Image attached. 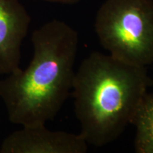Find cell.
I'll list each match as a JSON object with an SVG mask.
<instances>
[{
    "instance_id": "6da1fadb",
    "label": "cell",
    "mask_w": 153,
    "mask_h": 153,
    "mask_svg": "<svg viewBox=\"0 0 153 153\" xmlns=\"http://www.w3.org/2000/svg\"><path fill=\"white\" fill-rule=\"evenodd\" d=\"M33 57L0 80V97L9 121L22 126L45 125L60 112L72 91L79 38L62 21L54 20L34 30Z\"/></svg>"
},
{
    "instance_id": "7a4b0ae2",
    "label": "cell",
    "mask_w": 153,
    "mask_h": 153,
    "mask_svg": "<svg viewBox=\"0 0 153 153\" xmlns=\"http://www.w3.org/2000/svg\"><path fill=\"white\" fill-rule=\"evenodd\" d=\"M153 80L146 67L93 52L75 72L72 94L80 133L88 145L102 147L125 131Z\"/></svg>"
},
{
    "instance_id": "3957f363",
    "label": "cell",
    "mask_w": 153,
    "mask_h": 153,
    "mask_svg": "<svg viewBox=\"0 0 153 153\" xmlns=\"http://www.w3.org/2000/svg\"><path fill=\"white\" fill-rule=\"evenodd\" d=\"M94 28L112 57L135 66L153 63V0H106Z\"/></svg>"
},
{
    "instance_id": "277c9868",
    "label": "cell",
    "mask_w": 153,
    "mask_h": 153,
    "mask_svg": "<svg viewBox=\"0 0 153 153\" xmlns=\"http://www.w3.org/2000/svg\"><path fill=\"white\" fill-rule=\"evenodd\" d=\"M9 134L0 153H85L87 143L79 133L53 131L45 125L22 126Z\"/></svg>"
},
{
    "instance_id": "5b68a950",
    "label": "cell",
    "mask_w": 153,
    "mask_h": 153,
    "mask_svg": "<svg viewBox=\"0 0 153 153\" xmlns=\"http://www.w3.org/2000/svg\"><path fill=\"white\" fill-rule=\"evenodd\" d=\"M30 17L19 0H0V74L20 69L21 47Z\"/></svg>"
},
{
    "instance_id": "8992f818",
    "label": "cell",
    "mask_w": 153,
    "mask_h": 153,
    "mask_svg": "<svg viewBox=\"0 0 153 153\" xmlns=\"http://www.w3.org/2000/svg\"><path fill=\"white\" fill-rule=\"evenodd\" d=\"M132 124L135 127V152L153 153V93L148 92L143 99Z\"/></svg>"
},
{
    "instance_id": "52a82bcc",
    "label": "cell",
    "mask_w": 153,
    "mask_h": 153,
    "mask_svg": "<svg viewBox=\"0 0 153 153\" xmlns=\"http://www.w3.org/2000/svg\"><path fill=\"white\" fill-rule=\"evenodd\" d=\"M43 1L62 4H75L79 3L81 0H43Z\"/></svg>"
}]
</instances>
